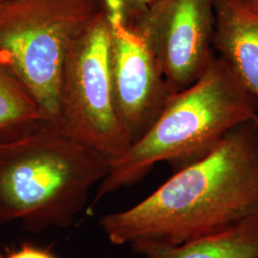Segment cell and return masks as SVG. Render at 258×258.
<instances>
[{"instance_id": "6da1fadb", "label": "cell", "mask_w": 258, "mask_h": 258, "mask_svg": "<svg viewBox=\"0 0 258 258\" xmlns=\"http://www.w3.org/2000/svg\"><path fill=\"white\" fill-rule=\"evenodd\" d=\"M258 213V119L229 131L212 151L175 171L133 207L102 215L115 246L180 245L228 230Z\"/></svg>"}, {"instance_id": "7a4b0ae2", "label": "cell", "mask_w": 258, "mask_h": 258, "mask_svg": "<svg viewBox=\"0 0 258 258\" xmlns=\"http://www.w3.org/2000/svg\"><path fill=\"white\" fill-rule=\"evenodd\" d=\"M257 119V98L214 54L203 75L171 97L148 132L110 160L88 211L105 196L143 180L159 163H167L174 171L192 165L231 129Z\"/></svg>"}, {"instance_id": "3957f363", "label": "cell", "mask_w": 258, "mask_h": 258, "mask_svg": "<svg viewBox=\"0 0 258 258\" xmlns=\"http://www.w3.org/2000/svg\"><path fill=\"white\" fill-rule=\"evenodd\" d=\"M109 168L107 157L50 121L0 143V225L19 222L32 232L70 227Z\"/></svg>"}, {"instance_id": "277c9868", "label": "cell", "mask_w": 258, "mask_h": 258, "mask_svg": "<svg viewBox=\"0 0 258 258\" xmlns=\"http://www.w3.org/2000/svg\"><path fill=\"white\" fill-rule=\"evenodd\" d=\"M101 0H6L0 3V60L56 125L67 55L101 13Z\"/></svg>"}, {"instance_id": "5b68a950", "label": "cell", "mask_w": 258, "mask_h": 258, "mask_svg": "<svg viewBox=\"0 0 258 258\" xmlns=\"http://www.w3.org/2000/svg\"><path fill=\"white\" fill-rule=\"evenodd\" d=\"M110 22L105 10L71 47L62 71L56 127L109 160L132 145L116 110L110 69Z\"/></svg>"}, {"instance_id": "8992f818", "label": "cell", "mask_w": 258, "mask_h": 258, "mask_svg": "<svg viewBox=\"0 0 258 258\" xmlns=\"http://www.w3.org/2000/svg\"><path fill=\"white\" fill-rule=\"evenodd\" d=\"M214 22L213 0H154L128 25L147 42L176 94L210 64Z\"/></svg>"}, {"instance_id": "52a82bcc", "label": "cell", "mask_w": 258, "mask_h": 258, "mask_svg": "<svg viewBox=\"0 0 258 258\" xmlns=\"http://www.w3.org/2000/svg\"><path fill=\"white\" fill-rule=\"evenodd\" d=\"M106 14L111 28L114 102L134 144L155 123L174 94L147 42L119 14Z\"/></svg>"}, {"instance_id": "ba28073f", "label": "cell", "mask_w": 258, "mask_h": 258, "mask_svg": "<svg viewBox=\"0 0 258 258\" xmlns=\"http://www.w3.org/2000/svg\"><path fill=\"white\" fill-rule=\"evenodd\" d=\"M214 54L258 100V15L243 0H213Z\"/></svg>"}, {"instance_id": "9c48e42d", "label": "cell", "mask_w": 258, "mask_h": 258, "mask_svg": "<svg viewBox=\"0 0 258 258\" xmlns=\"http://www.w3.org/2000/svg\"><path fill=\"white\" fill-rule=\"evenodd\" d=\"M130 248L145 258H258V213L228 230L180 245L139 242Z\"/></svg>"}, {"instance_id": "30bf717a", "label": "cell", "mask_w": 258, "mask_h": 258, "mask_svg": "<svg viewBox=\"0 0 258 258\" xmlns=\"http://www.w3.org/2000/svg\"><path fill=\"white\" fill-rule=\"evenodd\" d=\"M50 121L24 84L0 60V143Z\"/></svg>"}, {"instance_id": "8fae6325", "label": "cell", "mask_w": 258, "mask_h": 258, "mask_svg": "<svg viewBox=\"0 0 258 258\" xmlns=\"http://www.w3.org/2000/svg\"><path fill=\"white\" fill-rule=\"evenodd\" d=\"M154 0H101L102 7L107 12H115L126 24L132 23L143 14Z\"/></svg>"}, {"instance_id": "7c38bea8", "label": "cell", "mask_w": 258, "mask_h": 258, "mask_svg": "<svg viewBox=\"0 0 258 258\" xmlns=\"http://www.w3.org/2000/svg\"><path fill=\"white\" fill-rule=\"evenodd\" d=\"M0 258H58L51 250L32 244H21L18 248L0 254Z\"/></svg>"}, {"instance_id": "4fadbf2b", "label": "cell", "mask_w": 258, "mask_h": 258, "mask_svg": "<svg viewBox=\"0 0 258 258\" xmlns=\"http://www.w3.org/2000/svg\"><path fill=\"white\" fill-rule=\"evenodd\" d=\"M249 9L258 15V0H243Z\"/></svg>"}, {"instance_id": "5bb4252c", "label": "cell", "mask_w": 258, "mask_h": 258, "mask_svg": "<svg viewBox=\"0 0 258 258\" xmlns=\"http://www.w3.org/2000/svg\"><path fill=\"white\" fill-rule=\"evenodd\" d=\"M4 1H6V0H0V3H1V2H4Z\"/></svg>"}]
</instances>
